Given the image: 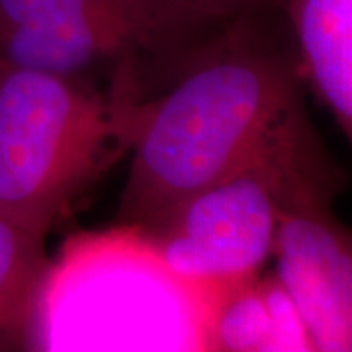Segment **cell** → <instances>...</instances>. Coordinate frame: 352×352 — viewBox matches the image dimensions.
<instances>
[{
  "label": "cell",
  "mask_w": 352,
  "mask_h": 352,
  "mask_svg": "<svg viewBox=\"0 0 352 352\" xmlns=\"http://www.w3.org/2000/svg\"><path fill=\"white\" fill-rule=\"evenodd\" d=\"M303 85L352 138V0H286Z\"/></svg>",
  "instance_id": "6"
},
{
  "label": "cell",
  "mask_w": 352,
  "mask_h": 352,
  "mask_svg": "<svg viewBox=\"0 0 352 352\" xmlns=\"http://www.w3.org/2000/svg\"><path fill=\"white\" fill-rule=\"evenodd\" d=\"M340 176L307 122L278 186L274 276L296 305L317 352H352L351 233L333 212Z\"/></svg>",
  "instance_id": "4"
},
{
  "label": "cell",
  "mask_w": 352,
  "mask_h": 352,
  "mask_svg": "<svg viewBox=\"0 0 352 352\" xmlns=\"http://www.w3.org/2000/svg\"><path fill=\"white\" fill-rule=\"evenodd\" d=\"M141 108L98 80L0 63V217L47 237L131 147Z\"/></svg>",
  "instance_id": "2"
},
{
  "label": "cell",
  "mask_w": 352,
  "mask_h": 352,
  "mask_svg": "<svg viewBox=\"0 0 352 352\" xmlns=\"http://www.w3.org/2000/svg\"><path fill=\"white\" fill-rule=\"evenodd\" d=\"M247 352H317L296 305L274 276L272 314Z\"/></svg>",
  "instance_id": "8"
},
{
  "label": "cell",
  "mask_w": 352,
  "mask_h": 352,
  "mask_svg": "<svg viewBox=\"0 0 352 352\" xmlns=\"http://www.w3.org/2000/svg\"><path fill=\"white\" fill-rule=\"evenodd\" d=\"M151 241V239H149ZM143 272L76 280L50 266L28 352H214L227 289L175 274L151 243Z\"/></svg>",
  "instance_id": "3"
},
{
  "label": "cell",
  "mask_w": 352,
  "mask_h": 352,
  "mask_svg": "<svg viewBox=\"0 0 352 352\" xmlns=\"http://www.w3.org/2000/svg\"><path fill=\"white\" fill-rule=\"evenodd\" d=\"M45 239L0 217V352H28L39 288L51 266Z\"/></svg>",
  "instance_id": "7"
},
{
  "label": "cell",
  "mask_w": 352,
  "mask_h": 352,
  "mask_svg": "<svg viewBox=\"0 0 352 352\" xmlns=\"http://www.w3.org/2000/svg\"><path fill=\"white\" fill-rule=\"evenodd\" d=\"M208 6L226 16H239V14L272 12L278 0H201Z\"/></svg>",
  "instance_id": "9"
},
{
  "label": "cell",
  "mask_w": 352,
  "mask_h": 352,
  "mask_svg": "<svg viewBox=\"0 0 352 352\" xmlns=\"http://www.w3.org/2000/svg\"><path fill=\"white\" fill-rule=\"evenodd\" d=\"M305 122L302 108L249 161L192 194L145 235L175 274L223 289L261 274L274 249L282 170Z\"/></svg>",
  "instance_id": "5"
},
{
  "label": "cell",
  "mask_w": 352,
  "mask_h": 352,
  "mask_svg": "<svg viewBox=\"0 0 352 352\" xmlns=\"http://www.w3.org/2000/svg\"><path fill=\"white\" fill-rule=\"evenodd\" d=\"M270 12L227 18L145 102L118 219L151 235L192 194L249 161L305 108L296 51Z\"/></svg>",
  "instance_id": "1"
}]
</instances>
